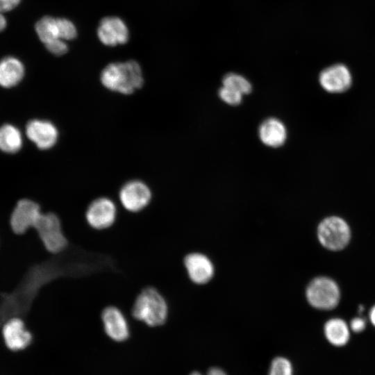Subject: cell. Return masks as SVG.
Segmentation results:
<instances>
[{
  "mask_svg": "<svg viewBox=\"0 0 375 375\" xmlns=\"http://www.w3.org/2000/svg\"><path fill=\"white\" fill-rule=\"evenodd\" d=\"M100 41L106 46L125 44L128 40V31L124 22L117 17H106L101 21L97 29Z\"/></svg>",
  "mask_w": 375,
  "mask_h": 375,
  "instance_id": "obj_13",
  "label": "cell"
},
{
  "mask_svg": "<svg viewBox=\"0 0 375 375\" xmlns=\"http://www.w3.org/2000/svg\"><path fill=\"white\" fill-rule=\"evenodd\" d=\"M35 31L40 40L44 44L53 40L60 39L58 18L56 19L50 16L42 17L36 23Z\"/></svg>",
  "mask_w": 375,
  "mask_h": 375,
  "instance_id": "obj_19",
  "label": "cell"
},
{
  "mask_svg": "<svg viewBox=\"0 0 375 375\" xmlns=\"http://www.w3.org/2000/svg\"><path fill=\"white\" fill-rule=\"evenodd\" d=\"M371 322L375 326V306L372 308L369 313Z\"/></svg>",
  "mask_w": 375,
  "mask_h": 375,
  "instance_id": "obj_29",
  "label": "cell"
},
{
  "mask_svg": "<svg viewBox=\"0 0 375 375\" xmlns=\"http://www.w3.org/2000/svg\"><path fill=\"white\" fill-rule=\"evenodd\" d=\"M269 375H293L291 362L283 357L274 358L272 362Z\"/></svg>",
  "mask_w": 375,
  "mask_h": 375,
  "instance_id": "obj_21",
  "label": "cell"
},
{
  "mask_svg": "<svg viewBox=\"0 0 375 375\" xmlns=\"http://www.w3.org/2000/svg\"><path fill=\"white\" fill-rule=\"evenodd\" d=\"M322 87L331 93H340L347 90L352 83L349 69L342 64H335L324 69L319 75Z\"/></svg>",
  "mask_w": 375,
  "mask_h": 375,
  "instance_id": "obj_11",
  "label": "cell"
},
{
  "mask_svg": "<svg viewBox=\"0 0 375 375\" xmlns=\"http://www.w3.org/2000/svg\"><path fill=\"white\" fill-rule=\"evenodd\" d=\"M104 331L112 340L123 342L129 336V326L122 310L116 306L105 308L101 312Z\"/></svg>",
  "mask_w": 375,
  "mask_h": 375,
  "instance_id": "obj_10",
  "label": "cell"
},
{
  "mask_svg": "<svg viewBox=\"0 0 375 375\" xmlns=\"http://www.w3.org/2000/svg\"><path fill=\"white\" fill-rule=\"evenodd\" d=\"M184 265L190 278L195 283H206L213 276L214 267L211 261L201 253L188 254L184 259Z\"/></svg>",
  "mask_w": 375,
  "mask_h": 375,
  "instance_id": "obj_14",
  "label": "cell"
},
{
  "mask_svg": "<svg viewBox=\"0 0 375 375\" xmlns=\"http://www.w3.org/2000/svg\"><path fill=\"white\" fill-rule=\"evenodd\" d=\"M131 313L135 319L149 326H158L163 324L167 319V303L156 288L147 287L137 296Z\"/></svg>",
  "mask_w": 375,
  "mask_h": 375,
  "instance_id": "obj_2",
  "label": "cell"
},
{
  "mask_svg": "<svg viewBox=\"0 0 375 375\" xmlns=\"http://www.w3.org/2000/svg\"><path fill=\"white\" fill-rule=\"evenodd\" d=\"M6 26V21L2 14L0 12V31H3Z\"/></svg>",
  "mask_w": 375,
  "mask_h": 375,
  "instance_id": "obj_28",
  "label": "cell"
},
{
  "mask_svg": "<svg viewBox=\"0 0 375 375\" xmlns=\"http://www.w3.org/2000/svg\"><path fill=\"white\" fill-rule=\"evenodd\" d=\"M206 375H226V374L218 367H212L208 371Z\"/></svg>",
  "mask_w": 375,
  "mask_h": 375,
  "instance_id": "obj_27",
  "label": "cell"
},
{
  "mask_svg": "<svg viewBox=\"0 0 375 375\" xmlns=\"http://www.w3.org/2000/svg\"><path fill=\"white\" fill-rule=\"evenodd\" d=\"M47 49L56 56H62L68 51L67 44L60 39L45 44Z\"/></svg>",
  "mask_w": 375,
  "mask_h": 375,
  "instance_id": "obj_24",
  "label": "cell"
},
{
  "mask_svg": "<svg viewBox=\"0 0 375 375\" xmlns=\"http://www.w3.org/2000/svg\"><path fill=\"white\" fill-rule=\"evenodd\" d=\"M259 137L265 145L278 147L285 142L287 132L284 124L281 121L275 118H269L260 125Z\"/></svg>",
  "mask_w": 375,
  "mask_h": 375,
  "instance_id": "obj_16",
  "label": "cell"
},
{
  "mask_svg": "<svg viewBox=\"0 0 375 375\" xmlns=\"http://www.w3.org/2000/svg\"><path fill=\"white\" fill-rule=\"evenodd\" d=\"M27 138L39 149L52 148L58 139V131L50 121L33 119L27 122L25 128Z\"/></svg>",
  "mask_w": 375,
  "mask_h": 375,
  "instance_id": "obj_9",
  "label": "cell"
},
{
  "mask_svg": "<svg viewBox=\"0 0 375 375\" xmlns=\"http://www.w3.org/2000/svg\"><path fill=\"white\" fill-rule=\"evenodd\" d=\"M119 198L126 210L138 212L149 205L151 200V192L144 183L131 181L122 187Z\"/></svg>",
  "mask_w": 375,
  "mask_h": 375,
  "instance_id": "obj_8",
  "label": "cell"
},
{
  "mask_svg": "<svg viewBox=\"0 0 375 375\" xmlns=\"http://www.w3.org/2000/svg\"><path fill=\"white\" fill-rule=\"evenodd\" d=\"M40 206L29 199H22L15 204L10 215V225L16 234L25 233L34 228L41 214Z\"/></svg>",
  "mask_w": 375,
  "mask_h": 375,
  "instance_id": "obj_7",
  "label": "cell"
},
{
  "mask_svg": "<svg viewBox=\"0 0 375 375\" xmlns=\"http://www.w3.org/2000/svg\"><path fill=\"white\" fill-rule=\"evenodd\" d=\"M2 335L6 347L12 351L24 349L32 341L31 332L18 317L11 318L4 324Z\"/></svg>",
  "mask_w": 375,
  "mask_h": 375,
  "instance_id": "obj_12",
  "label": "cell"
},
{
  "mask_svg": "<svg viewBox=\"0 0 375 375\" xmlns=\"http://www.w3.org/2000/svg\"><path fill=\"white\" fill-rule=\"evenodd\" d=\"M324 334L329 343L335 347L345 345L350 338L348 325L340 318H333L326 322L324 325Z\"/></svg>",
  "mask_w": 375,
  "mask_h": 375,
  "instance_id": "obj_18",
  "label": "cell"
},
{
  "mask_svg": "<svg viewBox=\"0 0 375 375\" xmlns=\"http://www.w3.org/2000/svg\"><path fill=\"white\" fill-rule=\"evenodd\" d=\"M317 237L326 249L338 251L344 248L349 242L351 231L347 223L340 217H329L319 224Z\"/></svg>",
  "mask_w": 375,
  "mask_h": 375,
  "instance_id": "obj_5",
  "label": "cell"
},
{
  "mask_svg": "<svg viewBox=\"0 0 375 375\" xmlns=\"http://www.w3.org/2000/svg\"><path fill=\"white\" fill-rule=\"evenodd\" d=\"M23 146L21 131L14 124L6 123L0 126V151L6 154L19 152Z\"/></svg>",
  "mask_w": 375,
  "mask_h": 375,
  "instance_id": "obj_17",
  "label": "cell"
},
{
  "mask_svg": "<svg viewBox=\"0 0 375 375\" xmlns=\"http://www.w3.org/2000/svg\"><path fill=\"white\" fill-rule=\"evenodd\" d=\"M306 297L309 303L317 309L330 310L340 301V290L336 283L327 277H317L308 285Z\"/></svg>",
  "mask_w": 375,
  "mask_h": 375,
  "instance_id": "obj_4",
  "label": "cell"
},
{
  "mask_svg": "<svg viewBox=\"0 0 375 375\" xmlns=\"http://www.w3.org/2000/svg\"><path fill=\"white\" fill-rule=\"evenodd\" d=\"M365 321L360 317L353 319L350 324V328L355 333H360L365 328Z\"/></svg>",
  "mask_w": 375,
  "mask_h": 375,
  "instance_id": "obj_25",
  "label": "cell"
},
{
  "mask_svg": "<svg viewBox=\"0 0 375 375\" xmlns=\"http://www.w3.org/2000/svg\"><path fill=\"white\" fill-rule=\"evenodd\" d=\"M117 218V208L109 198L99 197L92 201L85 212L88 225L98 231L111 227Z\"/></svg>",
  "mask_w": 375,
  "mask_h": 375,
  "instance_id": "obj_6",
  "label": "cell"
},
{
  "mask_svg": "<svg viewBox=\"0 0 375 375\" xmlns=\"http://www.w3.org/2000/svg\"><path fill=\"white\" fill-rule=\"evenodd\" d=\"M60 38L70 40L76 37L77 31L74 24L65 18H58Z\"/></svg>",
  "mask_w": 375,
  "mask_h": 375,
  "instance_id": "obj_22",
  "label": "cell"
},
{
  "mask_svg": "<svg viewBox=\"0 0 375 375\" xmlns=\"http://www.w3.org/2000/svg\"><path fill=\"white\" fill-rule=\"evenodd\" d=\"M190 375H202V374H200L198 372H194L191 373Z\"/></svg>",
  "mask_w": 375,
  "mask_h": 375,
  "instance_id": "obj_30",
  "label": "cell"
},
{
  "mask_svg": "<svg viewBox=\"0 0 375 375\" xmlns=\"http://www.w3.org/2000/svg\"><path fill=\"white\" fill-rule=\"evenodd\" d=\"M219 95L224 102L233 106L239 104L242 97L240 92L224 86L220 88Z\"/></svg>",
  "mask_w": 375,
  "mask_h": 375,
  "instance_id": "obj_23",
  "label": "cell"
},
{
  "mask_svg": "<svg viewBox=\"0 0 375 375\" xmlns=\"http://www.w3.org/2000/svg\"><path fill=\"white\" fill-rule=\"evenodd\" d=\"M34 228L45 249L51 253L63 251L68 241L59 217L53 212L42 213Z\"/></svg>",
  "mask_w": 375,
  "mask_h": 375,
  "instance_id": "obj_3",
  "label": "cell"
},
{
  "mask_svg": "<svg viewBox=\"0 0 375 375\" xmlns=\"http://www.w3.org/2000/svg\"><path fill=\"white\" fill-rule=\"evenodd\" d=\"M223 86L234 90L242 94H249L251 91V85L247 79L241 75L230 73L223 78Z\"/></svg>",
  "mask_w": 375,
  "mask_h": 375,
  "instance_id": "obj_20",
  "label": "cell"
},
{
  "mask_svg": "<svg viewBox=\"0 0 375 375\" xmlns=\"http://www.w3.org/2000/svg\"><path fill=\"white\" fill-rule=\"evenodd\" d=\"M100 79L107 89L123 94H131L143 85L142 69L134 60L112 62L102 71Z\"/></svg>",
  "mask_w": 375,
  "mask_h": 375,
  "instance_id": "obj_1",
  "label": "cell"
},
{
  "mask_svg": "<svg viewBox=\"0 0 375 375\" xmlns=\"http://www.w3.org/2000/svg\"><path fill=\"white\" fill-rule=\"evenodd\" d=\"M24 74V65L17 58L8 56L0 60V87L10 89L17 86Z\"/></svg>",
  "mask_w": 375,
  "mask_h": 375,
  "instance_id": "obj_15",
  "label": "cell"
},
{
  "mask_svg": "<svg viewBox=\"0 0 375 375\" xmlns=\"http://www.w3.org/2000/svg\"><path fill=\"white\" fill-rule=\"evenodd\" d=\"M20 2V0H0V12L12 10Z\"/></svg>",
  "mask_w": 375,
  "mask_h": 375,
  "instance_id": "obj_26",
  "label": "cell"
}]
</instances>
